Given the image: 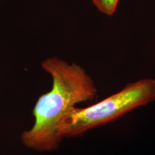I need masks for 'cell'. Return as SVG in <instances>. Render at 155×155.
<instances>
[{
	"mask_svg": "<svg viewBox=\"0 0 155 155\" xmlns=\"http://www.w3.org/2000/svg\"><path fill=\"white\" fill-rule=\"evenodd\" d=\"M42 68L52 78L50 91L39 97L33 108L34 124L21 135L22 144L38 152H52L63 139L59 128L71 108L94 100L97 90L94 81L82 66L58 57H49Z\"/></svg>",
	"mask_w": 155,
	"mask_h": 155,
	"instance_id": "6da1fadb",
	"label": "cell"
},
{
	"mask_svg": "<svg viewBox=\"0 0 155 155\" xmlns=\"http://www.w3.org/2000/svg\"><path fill=\"white\" fill-rule=\"evenodd\" d=\"M96 9L102 14L111 17L116 12L119 0H91Z\"/></svg>",
	"mask_w": 155,
	"mask_h": 155,
	"instance_id": "3957f363",
	"label": "cell"
},
{
	"mask_svg": "<svg viewBox=\"0 0 155 155\" xmlns=\"http://www.w3.org/2000/svg\"><path fill=\"white\" fill-rule=\"evenodd\" d=\"M155 101V79L128 83L119 91L86 108H71L59 128L62 139L81 137L94 128L115 121L135 108Z\"/></svg>",
	"mask_w": 155,
	"mask_h": 155,
	"instance_id": "7a4b0ae2",
	"label": "cell"
}]
</instances>
